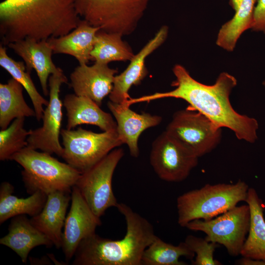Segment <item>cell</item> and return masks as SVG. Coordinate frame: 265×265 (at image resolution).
Returning a JSON list of instances; mask_svg holds the SVG:
<instances>
[{
    "label": "cell",
    "instance_id": "5b68a950",
    "mask_svg": "<svg viewBox=\"0 0 265 265\" xmlns=\"http://www.w3.org/2000/svg\"><path fill=\"white\" fill-rule=\"evenodd\" d=\"M9 160L23 167L22 180L29 194L38 191L47 195L56 191H71L81 174L51 154L27 146L13 155Z\"/></svg>",
    "mask_w": 265,
    "mask_h": 265
},
{
    "label": "cell",
    "instance_id": "7a4b0ae2",
    "mask_svg": "<svg viewBox=\"0 0 265 265\" xmlns=\"http://www.w3.org/2000/svg\"><path fill=\"white\" fill-rule=\"evenodd\" d=\"M81 19L76 0H4L0 3L1 43L48 41L68 34Z\"/></svg>",
    "mask_w": 265,
    "mask_h": 265
},
{
    "label": "cell",
    "instance_id": "9a60e30c",
    "mask_svg": "<svg viewBox=\"0 0 265 265\" xmlns=\"http://www.w3.org/2000/svg\"><path fill=\"white\" fill-rule=\"evenodd\" d=\"M168 32V27L162 26L154 37L134 55L127 68L120 74L115 76L113 89L109 95V101L122 104L131 98L129 94L131 87L139 84L148 74L145 64L146 57L164 43Z\"/></svg>",
    "mask_w": 265,
    "mask_h": 265
},
{
    "label": "cell",
    "instance_id": "f546056e",
    "mask_svg": "<svg viewBox=\"0 0 265 265\" xmlns=\"http://www.w3.org/2000/svg\"><path fill=\"white\" fill-rule=\"evenodd\" d=\"M184 242L196 255L192 261L193 265H222L214 258V252L219 244L191 235L186 236Z\"/></svg>",
    "mask_w": 265,
    "mask_h": 265
},
{
    "label": "cell",
    "instance_id": "4316f807",
    "mask_svg": "<svg viewBox=\"0 0 265 265\" xmlns=\"http://www.w3.org/2000/svg\"><path fill=\"white\" fill-rule=\"evenodd\" d=\"M0 65L26 90L33 106L36 113L35 117L38 121H40L43 115V106H47L49 102L37 91L31 78L30 73L26 71L25 62L17 61L9 56L6 48L0 44Z\"/></svg>",
    "mask_w": 265,
    "mask_h": 265
},
{
    "label": "cell",
    "instance_id": "30bf717a",
    "mask_svg": "<svg viewBox=\"0 0 265 265\" xmlns=\"http://www.w3.org/2000/svg\"><path fill=\"white\" fill-rule=\"evenodd\" d=\"M124 155L122 148H115L92 167L81 173L75 186L87 205L99 217L108 208L116 207L112 180L114 170Z\"/></svg>",
    "mask_w": 265,
    "mask_h": 265
},
{
    "label": "cell",
    "instance_id": "1f68e13d",
    "mask_svg": "<svg viewBox=\"0 0 265 265\" xmlns=\"http://www.w3.org/2000/svg\"><path fill=\"white\" fill-rule=\"evenodd\" d=\"M236 263L239 265H265L263 261L243 256Z\"/></svg>",
    "mask_w": 265,
    "mask_h": 265
},
{
    "label": "cell",
    "instance_id": "7c38bea8",
    "mask_svg": "<svg viewBox=\"0 0 265 265\" xmlns=\"http://www.w3.org/2000/svg\"><path fill=\"white\" fill-rule=\"evenodd\" d=\"M195 157L178 145L165 131L153 142L150 161L155 172L161 180L180 182L186 180L198 164Z\"/></svg>",
    "mask_w": 265,
    "mask_h": 265
},
{
    "label": "cell",
    "instance_id": "6da1fadb",
    "mask_svg": "<svg viewBox=\"0 0 265 265\" xmlns=\"http://www.w3.org/2000/svg\"><path fill=\"white\" fill-rule=\"evenodd\" d=\"M172 70L176 77L172 83L174 89L131 98L128 104L131 105L165 98L181 99L189 104V108L201 113L219 127L232 130L238 139L255 142L259 129L257 120L238 113L230 103V93L237 84L234 76L222 72L214 84L209 85L194 80L181 65H175Z\"/></svg>",
    "mask_w": 265,
    "mask_h": 265
},
{
    "label": "cell",
    "instance_id": "5bb4252c",
    "mask_svg": "<svg viewBox=\"0 0 265 265\" xmlns=\"http://www.w3.org/2000/svg\"><path fill=\"white\" fill-rule=\"evenodd\" d=\"M117 72L107 64L95 62L90 66L80 64L70 76V86L76 95L88 97L101 106L113 89Z\"/></svg>",
    "mask_w": 265,
    "mask_h": 265
},
{
    "label": "cell",
    "instance_id": "ba28073f",
    "mask_svg": "<svg viewBox=\"0 0 265 265\" xmlns=\"http://www.w3.org/2000/svg\"><path fill=\"white\" fill-rule=\"evenodd\" d=\"M221 131V128L189 107L176 112L165 130L178 145L198 158L216 147Z\"/></svg>",
    "mask_w": 265,
    "mask_h": 265
},
{
    "label": "cell",
    "instance_id": "83f0119b",
    "mask_svg": "<svg viewBox=\"0 0 265 265\" xmlns=\"http://www.w3.org/2000/svg\"><path fill=\"white\" fill-rule=\"evenodd\" d=\"M194 256L184 241L174 245L157 236L144 251L141 265H186L180 258L184 256L192 259Z\"/></svg>",
    "mask_w": 265,
    "mask_h": 265
},
{
    "label": "cell",
    "instance_id": "e0dca14e",
    "mask_svg": "<svg viewBox=\"0 0 265 265\" xmlns=\"http://www.w3.org/2000/svg\"><path fill=\"white\" fill-rule=\"evenodd\" d=\"M7 46L23 59L28 73L33 69L36 71L43 94L48 96L50 76L62 71L53 61V51L49 42L27 38L10 43Z\"/></svg>",
    "mask_w": 265,
    "mask_h": 265
},
{
    "label": "cell",
    "instance_id": "ffe728a7",
    "mask_svg": "<svg viewBox=\"0 0 265 265\" xmlns=\"http://www.w3.org/2000/svg\"><path fill=\"white\" fill-rule=\"evenodd\" d=\"M8 230V234L0 239V244L14 251L23 263H26L29 252L35 247L45 245L51 247L53 245L25 215L12 217Z\"/></svg>",
    "mask_w": 265,
    "mask_h": 265
},
{
    "label": "cell",
    "instance_id": "44dd1931",
    "mask_svg": "<svg viewBox=\"0 0 265 265\" xmlns=\"http://www.w3.org/2000/svg\"><path fill=\"white\" fill-rule=\"evenodd\" d=\"M101 30L81 19L78 26L68 34L49 39L54 53L66 54L74 57L79 64H87L91 60L97 32Z\"/></svg>",
    "mask_w": 265,
    "mask_h": 265
},
{
    "label": "cell",
    "instance_id": "3957f363",
    "mask_svg": "<svg viewBox=\"0 0 265 265\" xmlns=\"http://www.w3.org/2000/svg\"><path fill=\"white\" fill-rule=\"evenodd\" d=\"M116 208L126 221L125 237L113 240L91 235L80 243L72 265H141L144 251L157 237L154 227L126 204L118 203Z\"/></svg>",
    "mask_w": 265,
    "mask_h": 265
},
{
    "label": "cell",
    "instance_id": "484cf974",
    "mask_svg": "<svg viewBox=\"0 0 265 265\" xmlns=\"http://www.w3.org/2000/svg\"><path fill=\"white\" fill-rule=\"evenodd\" d=\"M122 35L100 30L91 53V60L108 64L112 61L131 60L134 56L131 48L122 39Z\"/></svg>",
    "mask_w": 265,
    "mask_h": 265
},
{
    "label": "cell",
    "instance_id": "52a82bcc",
    "mask_svg": "<svg viewBox=\"0 0 265 265\" xmlns=\"http://www.w3.org/2000/svg\"><path fill=\"white\" fill-rule=\"evenodd\" d=\"M61 158L81 173L88 170L123 143L116 131L97 133L81 127L62 129Z\"/></svg>",
    "mask_w": 265,
    "mask_h": 265
},
{
    "label": "cell",
    "instance_id": "603a6c76",
    "mask_svg": "<svg viewBox=\"0 0 265 265\" xmlns=\"http://www.w3.org/2000/svg\"><path fill=\"white\" fill-rule=\"evenodd\" d=\"M14 186L7 182L0 186V224L9 218L19 215L31 217L38 214L44 208L47 195L38 191L27 197L19 198L13 195Z\"/></svg>",
    "mask_w": 265,
    "mask_h": 265
},
{
    "label": "cell",
    "instance_id": "ac0fdd59",
    "mask_svg": "<svg viewBox=\"0 0 265 265\" xmlns=\"http://www.w3.org/2000/svg\"><path fill=\"white\" fill-rule=\"evenodd\" d=\"M71 191H56L50 193L42 211L30 219L32 224L46 235L57 249L61 247L62 229L71 200Z\"/></svg>",
    "mask_w": 265,
    "mask_h": 265
},
{
    "label": "cell",
    "instance_id": "2e32d148",
    "mask_svg": "<svg viewBox=\"0 0 265 265\" xmlns=\"http://www.w3.org/2000/svg\"><path fill=\"white\" fill-rule=\"evenodd\" d=\"M107 106L116 120V131L120 139L123 144L127 145L131 156L138 157L140 135L145 130L159 125L162 117L146 112H135L130 109L126 102L117 104L109 101Z\"/></svg>",
    "mask_w": 265,
    "mask_h": 265
},
{
    "label": "cell",
    "instance_id": "836d02e7",
    "mask_svg": "<svg viewBox=\"0 0 265 265\" xmlns=\"http://www.w3.org/2000/svg\"><path fill=\"white\" fill-rule=\"evenodd\" d=\"M262 84L265 87V80L263 81Z\"/></svg>",
    "mask_w": 265,
    "mask_h": 265
},
{
    "label": "cell",
    "instance_id": "4dcf8cb0",
    "mask_svg": "<svg viewBox=\"0 0 265 265\" xmlns=\"http://www.w3.org/2000/svg\"><path fill=\"white\" fill-rule=\"evenodd\" d=\"M251 29L265 35V0H258L253 12Z\"/></svg>",
    "mask_w": 265,
    "mask_h": 265
},
{
    "label": "cell",
    "instance_id": "d6986e66",
    "mask_svg": "<svg viewBox=\"0 0 265 265\" xmlns=\"http://www.w3.org/2000/svg\"><path fill=\"white\" fill-rule=\"evenodd\" d=\"M63 105L67 112L68 130L88 124L98 126L103 132L116 130L117 124L112 115L88 97L68 94L64 97Z\"/></svg>",
    "mask_w": 265,
    "mask_h": 265
},
{
    "label": "cell",
    "instance_id": "4fadbf2b",
    "mask_svg": "<svg viewBox=\"0 0 265 265\" xmlns=\"http://www.w3.org/2000/svg\"><path fill=\"white\" fill-rule=\"evenodd\" d=\"M71 194V207L65 221L61 247L67 261L74 257L80 242L95 233L102 224L100 217L93 213L75 186Z\"/></svg>",
    "mask_w": 265,
    "mask_h": 265
},
{
    "label": "cell",
    "instance_id": "277c9868",
    "mask_svg": "<svg viewBox=\"0 0 265 265\" xmlns=\"http://www.w3.org/2000/svg\"><path fill=\"white\" fill-rule=\"evenodd\" d=\"M249 188L239 180L235 184H207L184 193L177 199L178 224L186 227L192 220H208L221 214L245 202Z\"/></svg>",
    "mask_w": 265,
    "mask_h": 265
},
{
    "label": "cell",
    "instance_id": "8fae6325",
    "mask_svg": "<svg viewBox=\"0 0 265 265\" xmlns=\"http://www.w3.org/2000/svg\"><path fill=\"white\" fill-rule=\"evenodd\" d=\"M48 81L49 102L44 111L43 124L40 128L29 130L27 147L61 157L63 148L59 142V136L63 105L59 93L62 84L67 83L68 79L61 71L51 75Z\"/></svg>",
    "mask_w": 265,
    "mask_h": 265
},
{
    "label": "cell",
    "instance_id": "8992f818",
    "mask_svg": "<svg viewBox=\"0 0 265 265\" xmlns=\"http://www.w3.org/2000/svg\"><path fill=\"white\" fill-rule=\"evenodd\" d=\"M151 0H76L80 18L101 30L132 33L143 17Z\"/></svg>",
    "mask_w": 265,
    "mask_h": 265
},
{
    "label": "cell",
    "instance_id": "d4e9b609",
    "mask_svg": "<svg viewBox=\"0 0 265 265\" xmlns=\"http://www.w3.org/2000/svg\"><path fill=\"white\" fill-rule=\"evenodd\" d=\"M257 0H243L233 17L220 28L216 43L222 49L233 51L238 40L246 30L251 28Z\"/></svg>",
    "mask_w": 265,
    "mask_h": 265
},
{
    "label": "cell",
    "instance_id": "f1b7e54d",
    "mask_svg": "<svg viewBox=\"0 0 265 265\" xmlns=\"http://www.w3.org/2000/svg\"><path fill=\"white\" fill-rule=\"evenodd\" d=\"M25 118L14 119L9 126L0 131V160H9L15 154L27 146L29 134L24 128Z\"/></svg>",
    "mask_w": 265,
    "mask_h": 265
},
{
    "label": "cell",
    "instance_id": "7402d4cb",
    "mask_svg": "<svg viewBox=\"0 0 265 265\" xmlns=\"http://www.w3.org/2000/svg\"><path fill=\"white\" fill-rule=\"evenodd\" d=\"M245 202L250 208V225L240 255L265 263V205L252 187L249 188Z\"/></svg>",
    "mask_w": 265,
    "mask_h": 265
},
{
    "label": "cell",
    "instance_id": "cb8c5ba5",
    "mask_svg": "<svg viewBox=\"0 0 265 265\" xmlns=\"http://www.w3.org/2000/svg\"><path fill=\"white\" fill-rule=\"evenodd\" d=\"M24 87L11 78L6 83H0V127L7 128L18 118L36 117L34 109L26 103L23 96Z\"/></svg>",
    "mask_w": 265,
    "mask_h": 265
},
{
    "label": "cell",
    "instance_id": "d6a6232c",
    "mask_svg": "<svg viewBox=\"0 0 265 265\" xmlns=\"http://www.w3.org/2000/svg\"><path fill=\"white\" fill-rule=\"evenodd\" d=\"M243 0H229V4L232 8L237 11Z\"/></svg>",
    "mask_w": 265,
    "mask_h": 265
},
{
    "label": "cell",
    "instance_id": "9c48e42d",
    "mask_svg": "<svg viewBox=\"0 0 265 265\" xmlns=\"http://www.w3.org/2000/svg\"><path fill=\"white\" fill-rule=\"evenodd\" d=\"M250 225V211L246 204L236 206L208 220H192L186 228L204 233L207 240L224 246L230 256L237 257L240 255Z\"/></svg>",
    "mask_w": 265,
    "mask_h": 265
}]
</instances>
